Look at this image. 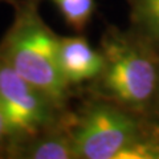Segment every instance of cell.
<instances>
[{
  "label": "cell",
  "instance_id": "cell-1",
  "mask_svg": "<svg viewBox=\"0 0 159 159\" xmlns=\"http://www.w3.org/2000/svg\"><path fill=\"white\" fill-rule=\"evenodd\" d=\"M13 4L16 15L0 44V56L17 74L61 107L69 85L60 70L58 37L44 24L34 0H15Z\"/></svg>",
  "mask_w": 159,
  "mask_h": 159
},
{
  "label": "cell",
  "instance_id": "cell-2",
  "mask_svg": "<svg viewBox=\"0 0 159 159\" xmlns=\"http://www.w3.org/2000/svg\"><path fill=\"white\" fill-rule=\"evenodd\" d=\"M0 105L11 134L7 148L12 143L25 141L49 130L56 122L54 110L58 109L41 90L15 72L2 56Z\"/></svg>",
  "mask_w": 159,
  "mask_h": 159
},
{
  "label": "cell",
  "instance_id": "cell-3",
  "mask_svg": "<svg viewBox=\"0 0 159 159\" xmlns=\"http://www.w3.org/2000/svg\"><path fill=\"white\" fill-rule=\"evenodd\" d=\"M137 121L118 107L97 103L88 109L70 133L77 158L116 159L139 135Z\"/></svg>",
  "mask_w": 159,
  "mask_h": 159
},
{
  "label": "cell",
  "instance_id": "cell-4",
  "mask_svg": "<svg viewBox=\"0 0 159 159\" xmlns=\"http://www.w3.org/2000/svg\"><path fill=\"white\" fill-rule=\"evenodd\" d=\"M102 54L105 66L99 77L105 92L125 106L146 105L158 85V73L151 60L118 41L109 43Z\"/></svg>",
  "mask_w": 159,
  "mask_h": 159
},
{
  "label": "cell",
  "instance_id": "cell-5",
  "mask_svg": "<svg viewBox=\"0 0 159 159\" xmlns=\"http://www.w3.org/2000/svg\"><path fill=\"white\" fill-rule=\"evenodd\" d=\"M58 64L68 85H73L101 76L105 57L84 37H58Z\"/></svg>",
  "mask_w": 159,
  "mask_h": 159
},
{
  "label": "cell",
  "instance_id": "cell-6",
  "mask_svg": "<svg viewBox=\"0 0 159 159\" xmlns=\"http://www.w3.org/2000/svg\"><path fill=\"white\" fill-rule=\"evenodd\" d=\"M11 158L28 159H73L77 158L70 134L43 131L39 135L12 143L6 152Z\"/></svg>",
  "mask_w": 159,
  "mask_h": 159
},
{
  "label": "cell",
  "instance_id": "cell-7",
  "mask_svg": "<svg viewBox=\"0 0 159 159\" xmlns=\"http://www.w3.org/2000/svg\"><path fill=\"white\" fill-rule=\"evenodd\" d=\"M134 20L142 33L159 43V0H134Z\"/></svg>",
  "mask_w": 159,
  "mask_h": 159
},
{
  "label": "cell",
  "instance_id": "cell-8",
  "mask_svg": "<svg viewBox=\"0 0 159 159\" xmlns=\"http://www.w3.org/2000/svg\"><path fill=\"white\" fill-rule=\"evenodd\" d=\"M56 4L65 21L76 31L88 25L94 11V0H51Z\"/></svg>",
  "mask_w": 159,
  "mask_h": 159
},
{
  "label": "cell",
  "instance_id": "cell-9",
  "mask_svg": "<svg viewBox=\"0 0 159 159\" xmlns=\"http://www.w3.org/2000/svg\"><path fill=\"white\" fill-rule=\"evenodd\" d=\"M116 159H159V138L142 134L119 151Z\"/></svg>",
  "mask_w": 159,
  "mask_h": 159
},
{
  "label": "cell",
  "instance_id": "cell-10",
  "mask_svg": "<svg viewBox=\"0 0 159 159\" xmlns=\"http://www.w3.org/2000/svg\"><path fill=\"white\" fill-rule=\"evenodd\" d=\"M9 141H11V134H9L6 116H4L2 105H0V154H4L7 146L9 145Z\"/></svg>",
  "mask_w": 159,
  "mask_h": 159
},
{
  "label": "cell",
  "instance_id": "cell-11",
  "mask_svg": "<svg viewBox=\"0 0 159 159\" xmlns=\"http://www.w3.org/2000/svg\"><path fill=\"white\" fill-rule=\"evenodd\" d=\"M158 80H159V77H158Z\"/></svg>",
  "mask_w": 159,
  "mask_h": 159
}]
</instances>
